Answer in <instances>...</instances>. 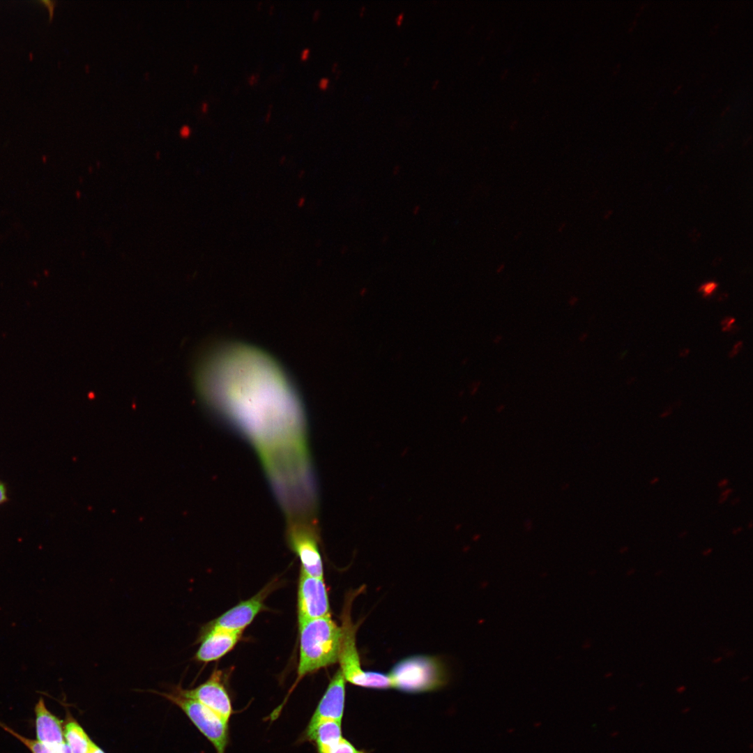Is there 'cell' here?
<instances>
[{
    "instance_id": "obj_14",
    "label": "cell",
    "mask_w": 753,
    "mask_h": 753,
    "mask_svg": "<svg viewBox=\"0 0 753 753\" xmlns=\"http://www.w3.org/2000/svg\"><path fill=\"white\" fill-rule=\"evenodd\" d=\"M342 738L341 722L324 720L317 726L310 739L316 743L317 750L319 751L335 744Z\"/></svg>"
},
{
    "instance_id": "obj_41",
    "label": "cell",
    "mask_w": 753,
    "mask_h": 753,
    "mask_svg": "<svg viewBox=\"0 0 753 753\" xmlns=\"http://www.w3.org/2000/svg\"><path fill=\"white\" fill-rule=\"evenodd\" d=\"M365 6L363 5L360 8V13H359L360 16H363L364 15V13H365Z\"/></svg>"
},
{
    "instance_id": "obj_6",
    "label": "cell",
    "mask_w": 753,
    "mask_h": 753,
    "mask_svg": "<svg viewBox=\"0 0 753 753\" xmlns=\"http://www.w3.org/2000/svg\"><path fill=\"white\" fill-rule=\"evenodd\" d=\"M313 521L290 519L287 539L290 548L296 553L305 573L323 578V563L318 545V535Z\"/></svg>"
},
{
    "instance_id": "obj_22",
    "label": "cell",
    "mask_w": 753,
    "mask_h": 753,
    "mask_svg": "<svg viewBox=\"0 0 753 753\" xmlns=\"http://www.w3.org/2000/svg\"><path fill=\"white\" fill-rule=\"evenodd\" d=\"M734 321H735V319H734L733 318H732V317H728V318H725V319H724V320H723V321H722V326H723V327H722V329H723V330H729V329L730 328V327H731V324H733V323Z\"/></svg>"
},
{
    "instance_id": "obj_12",
    "label": "cell",
    "mask_w": 753,
    "mask_h": 753,
    "mask_svg": "<svg viewBox=\"0 0 753 753\" xmlns=\"http://www.w3.org/2000/svg\"><path fill=\"white\" fill-rule=\"evenodd\" d=\"M37 740L47 746L65 742L62 722L52 715L40 699L35 707Z\"/></svg>"
},
{
    "instance_id": "obj_40",
    "label": "cell",
    "mask_w": 753,
    "mask_h": 753,
    "mask_svg": "<svg viewBox=\"0 0 753 753\" xmlns=\"http://www.w3.org/2000/svg\"><path fill=\"white\" fill-rule=\"evenodd\" d=\"M274 10H275V5H274V4H271V6H269V8H268V13H269L270 15H272V14L273 13V12H274Z\"/></svg>"
},
{
    "instance_id": "obj_48",
    "label": "cell",
    "mask_w": 753,
    "mask_h": 753,
    "mask_svg": "<svg viewBox=\"0 0 753 753\" xmlns=\"http://www.w3.org/2000/svg\"><path fill=\"white\" fill-rule=\"evenodd\" d=\"M710 552H711V549H708L703 552V554H705V555L708 554Z\"/></svg>"
},
{
    "instance_id": "obj_33",
    "label": "cell",
    "mask_w": 753,
    "mask_h": 753,
    "mask_svg": "<svg viewBox=\"0 0 753 753\" xmlns=\"http://www.w3.org/2000/svg\"><path fill=\"white\" fill-rule=\"evenodd\" d=\"M740 502V497L737 496L732 499L730 501V504L733 506L738 505Z\"/></svg>"
},
{
    "instance_id": "obj_2",
    "label": "cell",
    "mask_w": 753,
    "mask_h": 753,
    "mask_svg": "<svg viewBox=\"0 0 753 753\" xmlns=\"http://www.w3.org/2000/svg\"><path fill=\"white\" fill-rule=\"evenodd\" d=\"M300 646L298 680L338 661L341 627L330 615L299 625Z\"/></svg>"
},
{
    "instance_id": "obj_51",
    "label": "cell",
    "mask_w": 753,
    "mask_h": 753,
    "mask_svg": "<svg viewBox=\"0 0 753 753\" xmlns=\"http://www.w3.org/2000/svg\"><path fill=\"white\" fill-rule=\"evenodd\" d=\"M752 746H753L752 743H750V748L751 750L752 749Z\"/></svg>"
},
{
    "instance_id": "obj_30",
    "label": "cell",
    "mask_w": 753,
    "mask_h": 753,
    "mask_svg": "<svg viewBox=\"0 0 753 753\" xmlns=\"http://www.w3.org/2000/svg\"><path fill=\"white\" fill-rule=\"evenodd\" d=\"M743 528L742 526H737V527H735V528H733L732 529V531H731V533H732L733 535H738V534H739L740 533H741V532L743 531Z\"/></svg>"
},
{
    "instance_id": "obj_50",
    "label": "cell",
    "mask_w": 753,
    "mask_h": 753,
    "mask_svg": "<svg viewBox=\"0 0 753 753\" xmlns=\"http://www.w3.org/2000/svg\"><path fill=\"white\" fill-rule=\"evenodd\" d=\"M618 731H615V732H614V733H612V736H616V735H618Z\"/></svg>"
},
{
    "instance_id": "obj_37",
    "label": "cell",
    "mask_w": 753,
    "mask_h": 753,
    "mask_svg": "<svg viewBox=\"0 0 753 753\" xmlns=\"http://www.w3.org/2000/svg\"><path fill=\"white\" fill-rule=\"evenodd\" d=\"M337 67H338V63L337 61L333 62L332 66H331L332 72L335 73L336 70H337Z\"/></svg>"
},
{
    "instance_id": "obj_46",
    "label": "cell",
    "mask_w": 753,
    "mask_h": 753,
    "mask_svg": "<svg viewBox=\"0 0 753 753\" xmlns=\"http://www.w3.org/2000/svg\"><path fill=\"white\" fill-rule=\"evenodd\" d=\"M747 527H748V528H749V529H752V527H753V522H752V520H750V522L748 523V524H747Z\"/></svg>"
},
{
    "instance_id": "obj_44",
    "label": "cell",
    "mask_w": 753,
    "mask_h": 753,
    "mask_svg": "<svg viewBox=\"0 0 753 753\" xmlns=\"http://www.w3.org/2000/svg\"><path fill=\"white\" fill-rule=\"evenodd\" d=\"M262 5H263V2L261 1H258L257 5H256L257 9V10H261V8H262Z\"/></svg>"
},
{
    "instance_id": "obj_7",
    "label": "cell",
    "mask_w": 753,
    "mask_h": 753,
    "mask_svg": "<svg viewBox=\"0 0 753 753\" xmlns=\"http://www.w3.org/2000/svg\"><path fill=\"white\" fill-rule=\"evenodd\" d=\"M330 615V605L323 578L301 570L298 588V624Z\"/></svg>"
},
{
    "instance_id": "obj_31",
    "label": "cell",
    "mask_w": 753,
    "mask_h": 753,
    "mask_svg": "<svg viewBox=\"0 0 753 753\" xmlns=\"http://www.w3.org/2000/svg\"><path fill=\"white\" fill-rule=\"evenodd\" d=\"M201 109L204 113L207 112L208 110V103L207 102H203L201 105Z\"/></svg>"
},
{
    "instance_id": "obj_5",
    "label": "cell",
    "mask_w": 753,
    "mask_h": 753,
    "mask_svg": "<svg viewBox=\"0 0 753 753\" xmlns=\"http://www.w3.org/2000/svg\"><path fill=\"white\" fill-rule=\"evenodd\" d=\"M166 698L179 706L216 749L225 753L228 741V723L201 703L186 697L177 691L164 694Z\"/></svg>"
},
{
    "instance_id": "obj_27",
    "label": "cell",
    "mask_w": 753,
    "mask_h": 753,
    "mask_svg": "<svg viewBox=\"0 0 753 753\" xmlns=\"http://www.w3.org/2000/svg\"><path fill=\"white\" fill-rule=\"evenodd\" d=\"M404 12L400 13L397 15V17H395V23H396V24L398 25V26L401 25L402 23V21L404 20Z\"/></svg>"
},
{
    "instance_id": "obj_10",
    "label": "cell",
    "mask_w": 753,
    "mask_h": 753,
    "mask_svg": "<svg viewBox=\"0 0 753 753\" xmlns=\"http://www.w3.org/2000/svg\"><path fill=\"white\" fill-rule=\"evenodd\" d=\"M345 679L339 669L330 680L306 730L310 739L317 726L324 720L342 722L345 701Z\"/></svg>"
},
{
    "instance_id": "obj_9",
    "label": "cell",
    "mask_w": 753,
    "mask_h": 753,
    "mask_svg": "<svg viewBox=\"0 0 753 753\" xmlns=\"http://www.w3.org/2000/svg\"><path fill=\"white\" fill-rule=\"evenodd\" d=\"M221 672L214 671L204 683L190 690H178L182 695L195 699L215 712L229 723L232 713L229 697L221 680Z\"/></svg>"
},
{
    "instance_id": "obj_49",
    "label": "cell",
    "mask_w": 753,
    "mask_h": 753,
    "mask_svg": "<svg viewBox=\"0 0 753 753\" xmlns=\"http://www.w3.org/2000/svg\"><path fill=\"white\" fill-rule=\"evenodd\" d=\"M304 173H305V172H304V171H301V172H300V173H299V178H301V177H303V176Z\"/></svg>"
},
{
    "instance_id": "obj_15",
    "label": "cell",
    "mask_w": 753,
    "mask_h": 753,
    "mask_svg": "<svg viewBox=\"0 0 753 753\" xmlns=\"http://www.w3.org/2000/svg\"><path fill=\"white\" fill-rule=\"evenodd\" d=\"M4 729L13 734L16 738H17L20 741H22V743H23L31 751L32 753H72L66 742L59 745L47 746L40 743L37 740H35L26 738L24 736H22L21 735L14 732L13 730L8 729L6 727H4Z\"/></svg>"
},
{
    "instance_id": "obj_4",
    "label": "cell",
    "mask_w": 753,
    "mask_h": 753,
    "mask_svg": "<svg viewBox=\"0 0 753 753\" xmlns=\"http://www.w3.org/2000/svg\"><path fill=\"white\" fill-rule=\"evenodd\" d=\"M392 687L405 692L434 690L445 683L446 674L434 658L413 656L401 660L388 674Z\"/></svg>"
},
{
    "instance_id": "obj_36",
    "label": "cell",
    "mask_w": 753,
    "mask_h": 753,
    "mask_svg": "<svg viewBox=\"0 0 753 753\" xmlns=\"http://www.w3.org/2000/svg\"><path fill=\"white\" fill-rule=\"evenodd\" d=\"M504 268H505V264H500L496 268V272L497 273H501L504 270Z\"/></svg>"
},
{
    "instance_id": "obj_43",
    "label": "cell",
    "mask_w": 753,
    "mask_h": 753,
    "mask_svg": "<svg viewBox=\"0 0 753 753\" xmlns=\"http://www.w3.org/2000/svg\"><path fill=\"white\" fill-rule=\"evenodd\" d=\"M690 710V707H685L681 710L683 714H686Z\"/></svg>"
},
{
    "instance_id": "obj_38",
    "label": "cell",
    "mask_w": 753,
    "mask_h": 753,
    "mask_svg": "<svg viewBox=\"0 0 753 753\" xmlns=\"http://www.w3.org/2000/svg\"><path fill=\"white\" fill-rule=\"evenodd\" d=\"M565 227H566V223L565 222L561 223L559 225V227H558V232H562L565 229Z\"/></svg>"
},
{
    "instance_id": "obj_28",
    "label": "cell",
    "mask_w": 753,
    "mask_h": 753,
    "mask_svg": "<svg viewBox=\"0 0 753 753\" xmlns=\"http://www.w3.org/2000/svg\"><path fill=\"white\" fill-rule=\"evenodd\" d=\"M321 16V10L319 9H315L312 15V20L313 21H317Z\"/></svg>"
},
{
    "instance_id": "obj_17",
    "label": "cell",
    "mask_w": 753,
    "mask_h": 753,
    "mask_svg": "<svg viewBox=\"0 0 753 753\" xmlns=\"http://www.w3.org/2000/svg\"><path fill=\"white\" fill-rule=\"evenodd\" d=\"M717 283H715L714 282H707V283L701 285V287L699 288V291H702L703 294V296H709V295L712 294L713 292L717 288Z\"/></svg>"
},
{
    "instance_id": "obj_35",
    "label": "cell",
    "mask_w": 753,
    "mask_h": 753,
    "mask_svg": "<svg viewBox=\"0 0 753 753\" xmlns=\"http://www.w3.org/2000/svg\"><path fill=\"white\" fill-rule=\"evenodd\" d=\"M305 202V199L304 197H301L298 200L297 204H298V207H302L304 205Z\"/></svg>"
},
{
    "instance_id": "obj_18",
    "label": "cell",
    "mask_w": 753,
    "mask_h": 753,
    "mask_svg": "<svg viewBox=\"0 0 753 753\" xmlns=\"http://www.w3.org/2000/svg\"><path fill=\"white\" fill-rule=\"evenodd\" d=\"M8 501V489L6 484L0 480V505Z\"/></svg>"
},
{
    "instance_id": "obj_26",
    "label": "cell",
    "mask_w": 753,
    "mask_h": 753,
    "mask_svg": "<svg viewBox=\"0 0 753 753\" xmlns=\"http://www.w3.org/2000/svg\"><path fill=\"white\" fill-rule=\"evenodd\" d=\"M273 107V104L271 103V104L268 105V109H267V112H266V113L265 114V117H264V120H265L266 122H268L271 119Z\"/></svg>"
},
{
    "instance_id": "obj_34",
    "label": "cell",
    "mask_w": 753,
    "mask_h": 753,
    "mask_svg": "<svg viewBox=\"0 0 753 753\" xmlns=\"http://www.w3.org/2000/svg\"><path fill=\"white\" fill-rule=\"evenodd\" d=\"M659 481H660V478L658 477L655 476V477L652 478L649 480V484H650V485H654L657 484Z\"/></svg>"
},
{
    "instance_id": "obj_21",
    "label": "cell",
    "mask_w": 753,
    "mask_h": 753,
    "mask_svg": "<svg viewBox=\"0 0 753 753\" xmlns=\"http://www.w3.org/2000/svg\"><path fill=\"white\" fill-rule=\"evenodd\" d=\"M330 84V79L327 77H323L320 78L318 82V86L321 90H326Z\"/></svg>"
},
{
    "instance_id": "obj_42",
    "label": "cell",
    "mask_w": 753,
    "mask_h": 753,
    "mask_svg": "<svg viewBox=\"0 0 753 753\" xmlns=\"http://www.w3.org/2000/svg\"><path fill=\"white\" fill-rule=\"evenodd\" d=\"M439 79H436L435 81H434L433 83H432V89H436L437 87V86L439 85Z\"/></svg>"
},
{
    "instance_id": "obj_45",
    "label": "cell",
    "mask_w": 753,
    "mask_h": 753,
    "mask_svg": "<svg viewBox=\"0 0 753 753\" xmlns=\"http://www.w3.org/2000/svg\"><path fill=\"white\" fill-rule=\"evenodd\" d=\"M685 687L684 686H680L677 688V692L678 693H682L685 690Z\"/></svg>"
},
{
    "instance_id": "obj_8",
    "label": "cell",
    "mask_w": 753,
    "mask_h": 753,
    "mask_svg": "<svg viewBox=\"0 0 753 753\" xmlns=\"http://www.w3.org/2000/svg\"><path fill=\"white\" fill-rule=\"evenodd\" d=\"M274 586V584L267 585L252 598L239 602L204 627L243 632L265 608L264 600Z\"/></svg>"
},
{
    "instance_id": "obj_32",
    "label": "cell",
    "mask_w": 753,
    "mask_h": 753,
    "mask_svg": "<svg viewBox=\"0 0 753 753\" xmlns=\"http://www.w3.org/2000/svg\"><path fill=\"white\" fill-rule=\"evenodd\" d=\"M89 753H105L99 747L96 745L92 748Z\"/></svg>"
},
{
    "instance_id": "obj_25",
    "label": "cell",
    "mask_w": 753,
    "mask_h": 753,
    "mask_svg": "<svg viewBox=\"0 0 753 753\" xmlns=\"http://www.w3.org/2000/svg\"><path fill=\"white\" fill-rule=\"evenodd\" d=\"M729 480L727 478H723L720 479L717 482V486L718 488L724 489L727 488V487L729 485Z\"/></svg>"
},
{
    "instance_id": "obj_24",
    "label": "cell",
    "mask_w": 753,
    "mask_h": 753,
    "mask_svg": "<svg viewBox=\"0 0 753 753\" xmlns=\"http://www.w3.org/2000/svg\"><path fill=\"white\" fill-rule=\"evenodd\" d=\"M310 54V49L309 47L303 48L300 53V59L302 61L307 60Z\"/></svg>"
},
{
    "instance_id": "obj_11",
    "label": "cell",
    "mask_w": 753,
    "mask_h": 753,
    "mask_svg": "<svg viewBox=\"0 0 753 753\" xmlns=\"http://www.w3.org/2000/svg\"><path fill=\"white\" fill-rule=\"evenodd\" d=\"M242 632L203 627L197 639L201 644L195 660L204 663L219 660L234 648L240 640Z\"/></svg>"
},
{
    "instance_id": "obj_29",
    "label": "cell",
    "mask_w": 753,
    "mask_h": 753,
    "mask_svg": "<svg viewBox=\"0 0 753 753\" xmlns=\"http://www.w3.org/2000/svg\"><path fill=\"white\" fill-rule=\"evenodd\" d=\"M741 347L742 342H739L738 343H737V344L735 345L733 349L731 352V356L733 357V356H735L738 352Z\"/></svg>"
},
{
    "instance_id": "obj_20",
    "label": "cell",
    "mask_w": 753,
    "mask_h": 753,
    "mask_svg": "<svg viewBox=\"0 0 753 753\" xmlns=\"http://www.w3.org/2000/svg\"><path fill=\"white\" fill-rule=\"evenodd\" d=\"M191 132H192V129H191V128H190V127L189 126H188V125H183V126H182V127L181 128V129H180V130H179V135H180V136H181V137H183V138H187V137H188L189 136H190V135H191Z\"/></svg>"
},
{
    "instance_id": "obj_3",
    "label": "cell",
    "mask_w": 753,
    "mask_h": 753,
    "mask_svg": "<svg viewBox=\"0 0 753 753\" xmlns=\"http://www.w3.org/2000/svg\"><path fill=\"white\" fill-rule=\"evenodd\" d=\"M347 598L342 614V639L338 661L340 671L346 681L355 685L374 688L392 687L388 675L376 671H365L360 667L356 646V626L351 619V598Z\"/></svg>"
},
{
    "instance_id": "obj_47",
    "label": "cell",
    "mask_w": 753,
    "mask_h": 753,
    "mask_svg": "<svg viewBox=\"0 0 753 753\" xmlns=\"http://www.w3.org/2000/svg\"><path fill=\"white\" fill-rule=\"evenodd\" d=\"M285 160H286V157L283 155V156L281 157V158L280 160V163H284L285 162Z\"/></svg>"
},
{
    "instance_id": "obj_19",
    "label": "cell",
    "mask_w": 753,
    "mask_h": 753,
    "mask_svg": "<svg viewBox=\"0 0 753 753\" xmlns=\"http://www.w3.org/2000/svg\"><path fill=\"white\" fill-rule=\"evenodd\" d=\"M733 492V489H732V488H725V489H724L721 492V493L720 494V496H719V499H718V501H717L718 503L720 505L724 504L727 501L729 496Z\"/></svg>"
},
{
    "instance_id": "obj_16",
    "label": "cell",
    "mask_w": 753,
    "mask_h": 753,
    "mask_svg": "<svg viewBox=\"0 0 753 753\" xmlns=\"http://www.w3.org/2000/svg\"><path fill=\"white\" fill-rule=\"evenodd\" d=\"M318 753H367L364 750L356 749L349 740L343 737L335 744L318 751Z\"/></svg>"
},
{
    "instance_id": "obj_1",
    "label": "cell",
    "mask_w": 753,
    "mask_h": 753,
    "mask_svg": "<svg viewBox=\"0 0 753 753\" xmlns=\"http://www.w3.org/2000/svg\"><path fill=\"white\" fill-rule=\"evenodd\" d=\"M195 383L207 406L250 439L268 473L308 459L301 400L268 353L238 342L213 344L197 363Z\"/></svg>"
},
{
    "instance_id": "obj_23",
    "label": "cell",
    "mask_w": 753,
    "mask_h": 753,
    "mask_svg": "<svg viewBox=\"0 0 753 753\" xmlns=\"http://www.w3.org/2000/svg\"><path fill=\"white\" fill-rule=\"evenodd\" d=\"M259 78V74L253 73V74H251L250 75H249L248 77L247 82H248L249 85L253 86V85H255L258 82Z\"/></svg>"
},
{
    "instance_id": "obj_39",
    "label": "cell",
    "mask_w": 753,
    "mask_h": 753,
    "mask_svg": "<svg viewBox=\"0 0 753 753\" xmlns=\"http://www.w3.org/2000/svg\"><path fill=\"white\" fill-rule=\"evenodd\" d=\"M687 533H688L687 531V530H684V531H681V532H680V533L678 534V537H679V538H683L685 537V536H686V535H687Z\"/></svg>"
},
{
    "instance_id": "obj_13",
    "label": "cell",
    "mask_w": 753,
    "mask_h": 753,
    "mask_svg": "<svg viewBox=\"0 0 753 753\" xmlns=\"http://www.w3.org/2000/svg\"><path fill=\"white\" fill-rule=\"evenodd\" d=\"M63 736L72 753H89L96 745L74 721H70L65 725Z\"/></svg>"
}]
</instances>
